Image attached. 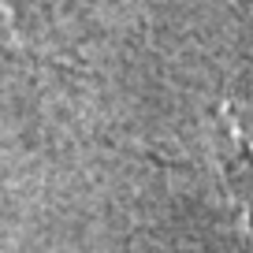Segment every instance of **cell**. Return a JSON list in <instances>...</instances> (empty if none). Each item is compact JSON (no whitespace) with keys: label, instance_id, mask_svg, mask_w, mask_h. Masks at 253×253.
<instances>
[{"label":"cell","instance_id":"6da1fadb","mask_svg":"<svg viewBox=\"0 0 253 253\" xmlns=\"http://www.w3.org/2000/svg\"><path fill=\"white\" fill-rule=\"evenodd\" d=\"M216 164H220L223 186H227L231 201L238 205L246 227L253 235V134L242 126H220L216 138Z\"/></svg>","mask_w":253,"mask_h":253}]
</instances>
